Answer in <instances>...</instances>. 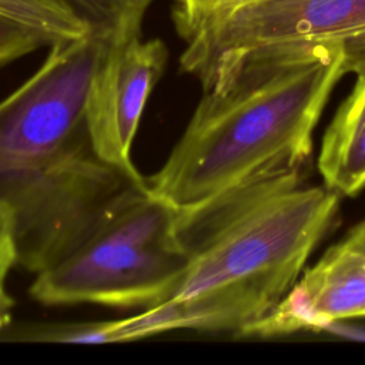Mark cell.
I'll list each match as a JSON object with an SVG mask.
<instances>
[{
    "instance_id": "1",
    "label": "cell",
    "mask_w": 365,
    "mask_h": 365,
    "mask_svg": "<svg viewBox=\"0 0 365 365\" xmlns=\"http://www.w3.org/2000/svg\"><path fill=\"white\" fill-rule=\"evenodd\" d=\"M305 177L307 167L268 171L175 208L187 268L171 298L191 301L201 332L244 338L297 282L339 205Z\"/></svg>"
},
{
    "instance_id": "2",
    "label": "cell",
    "mask_w": 365,
    "mask_h": 365,
    "mask_svg": "<svg viewBox=\"0 0 365 365\" xmlns=\"http://www.w3.org/2000/svg\"><path fill=\"white\" fill-rule=\"evenodd\" d=\"M345 74L332 48L241 64L204 91L163 167L145 178L148 190L184 208L258 174L308 167L314 130Z\"/></svg>"
},
{
    "instance_id": "3",
    "label": "cell",
    "mask_w": 365,
    "mask_h": 365,
    "mask_svg": "<svg viewBox=\"0 0 365 365\" xmlns=\"http://www.w3.org/2000/svg\"><path fill=\"white\" fill-rule=\"evenodd\" d=\"M187 268L175 208L133 185L68 255L36 274L30 295L44 305L150 308L170 299Z\"/></svg>"
},
{
    "instance_id": "4",
    "label": "cell",
    "mask_w": 365,
    "mask_h": 365,
    "mask_svg": "<svg viewBox=\"0 0 365 365\" xmlns=\"http://www.w3.org/2000/svg\"><path fill=\"white\" fill-rule=\"evenodd\" d=\"M181 70L202 91L252 60L338 50L348 73L365 70V0H248L178 34Z\"/></svg>"
},
{
    "instance_id": "5",
    "label": "cell",
    "mask_w": 365,
    "mask_h": 365,
    "mask_svg": "<svg viewBox=\"0 0 365 365\" xmlns=\"http://www.w3.org/2000/svg\"><path fill=\"white\" fill-rule=\"evenodd\" d=\"M145 182V181H144ZM135 182L84 137L36 171L0 182L14 212L19 265L38 274L76 250Z\"/></svg>"
},
{
    "instance_id": "6",
    "label": "cell",
    "mask_w": 365,
    "mask_h": 365,
    "mask_svg": "<svg viewBox=\"0 0 365 365\" xmlns=\"http://www.w3.org/2000/svg\"><path fill=\"white\" fill-rule=\"evenodd\" d=\"M110 43L90 31L51 44L43 64L0 101V182L36 171L87 137L88 90Z\"/></svg>"
},
{
    "instance_id": "7",
    "label": "cell",
    "mask_w": 365,
    "mask_h": 365,
    "mask_svg": "<svg viewBox=\"0 0 365 365\" xmlns=\"http://www.w3.org/2000/svg\"><path fill=\"white\" fill-rule=\"evenodd\" d=\"M168 51L158 38L113 41L93 76L86 103V133L94 154L135 182L133 144L148 97L164 74Z\"/></svg>"
},
{
    "instance_id": "8",
    "label": "cell",
    "mask_w": 365,
    "mask_h": 365,
    "mask_svg": "<svg viewBox=\"0 0 365 365\" xmlns=\"http://www.w3.org/2000/svg\"><path fill=\"white\" fill-rule=\"evenodd\" d=\"M361 317H365V254L339 241L302 271L277 307L245 336L272 338L318 331Z\"/></svg>"
},
{
    "instance_id": "9",
    "label": "cell",
    "mask_w": 365,
    "mask_h": 365,
    "mask_svg": "<svg viewBox=\"0 0 365 365\" xmlns=\"http://www.w3.org/2000/svg\"><path fill=\"white\" fill-rule=\"evenodd\" d=\"M351 93L324 133L318 171L324 185L339 197L365 188V70L355 73Z\"/></svg>"
},
{
    "instance_id": "10",
    "label": "cell",
    "mask_w": 365,
    "mask_h": 365,
    "mask_svg": "<svg viewBox=\"0 0 365 365\" xmlns=\"http://www.w3.org/2000/svg\"><path fill=\"white\" fill-rule=\"evenodd\" d=\"M0 14L38 31L50 46L91 31L67 0H0Z\"/></svg>"
},
{
    "instance_id": "11",
    "label": "cell",
    "mask_w": 365,
    "mask_h": 365,
    "mask_svg": "<svg viewBox=\"0 0 365 365\" xmlns=\"http://www.w3.org/2000/svg\"><path fill=\"white\" fill-rule=\"evenodd\" d=\"M90 30L110 41L140 36L153 0H67Z\"/></svg>"
},
{
    "instance_id": "12",
    "label": "cell",
    "mask_w": 365,
    "mask_h": 365,
    "mask_svg": "<svg viewBox=\"0 0 365 365\" xmlns=\"http://www.w3.org/2000/svg\"><path fill=\"white\" fill-rule=\"evenodd\" d=\"M16 264H19L16 218L11 205L0 198V331H6L13 318L14 301L7 291V278Z\"/></svg>"
},
{
    "instance_id": "13",
    "label": "cell",
    "mask_w": 365,
    "mask_h": 365,
    "mask_svg": "<svg viewBox=\"0 0 365 365\" xmlns=\"http://www.w3.org/2000/svg\"><path fill=\"white\" fill-rule=\"evenodd\" d=\"M44 46L50 47V43L43 34L0 14V66L19 60Z\"/></svg>"
},
{
    "instance_id": "14",
    "label": "cell",
    "mask_w": 365,
    "mask_h": 365,
    "mask_svg": "<svg viewBox=\"0 0 365 365\" xmlns=\"http://www.w3.org/2000/svg\"><path fill=\"white\" fill-rule=\"evenodd\" d=\"M248 0H174L173 20L178 34Z\"/></svg>"
},
{
    "instance_id": "15",
    "label": "cell",
    "mask_w": 365,
    "mask_h": 365,
    "mask_svg": "<svg viewBox=\"0 0 365 365\" xmlns=\"http://www.w3.org/2000/svg\"><path fill=\"white\" fill-rule=\"evenodd\" d=\"M342 242L352 247V248L365 251V218L362 221H359L356 225H354L346 232Z\"/></svg>"
},
{
    "instance_id": "16",
    "label": "cell",
    "mask_w": 365,
    "mask_h": 365,
    "mask_svg": "<svg viewBox=\"0 0 365 365\" xmlns=\"http://www.w3.org/2000/svg\"><path fill=\"white\" fill-rule=\"evenodd\" d=\"M364 254H365V251H364Z\"/></svg>"
}]
</instances>
